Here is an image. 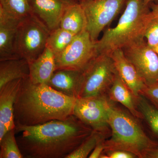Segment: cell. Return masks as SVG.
<instances>
[{"instance_id": "obj_1", "label": "cell", "mask_w": 158, "mask_h": 158, "mask_svg": "<svg viewBox=\"0 0 158 158\" xmlns=\"http://www.w3.org/2000/svg\"><path fill=\"white\" fill-rule=\"evenodd\" d=\"M15 130L24 158H66L93 131L73 115L38 125H15Z\"/></svg>"}, {"instance_id": "obj_2", "label": "cell", "mask_w": 158, "mask_h": 158, "mask_svg": "<svg viewBox=\"0 0 158 158\" xmlns=\"http://www.w3.org/2000/svg\"><path fill=\"white\" fill-rule=\"evenodd\" d=\"M77 98L54 90L46 84L23 79L14 106L15 125L31 126L73 115Z\"/></svg>"}, {"instance_id": "obj_3", "label": "cell", "mask_w": 158, "mask_h": 158, "mask_svg": "<svg viewBox=\"0 0 158 158\" xmlns=\"http://www.w3.org/2000/svg\"><path fill=\"white\" fill-rule=\"evenodd\" d=\"M153 14L149 5L144 0H127L116 27L105 30L95 42L98 54H110L144 39Z\"/></svg>"}, {"instance_id": "obj_4", "label": "cell", "mask_w": 158, "mask_h": 158, "mask_svg": "<svg viewBox=\"0 0 158 158\" xmlns=\"http://www.w3.org/2000/svg\"><path fill=\"white\" fill-rule=\"evenodd\" d=\"M108 124L111 138L104 140V152L120 150L132 153L140 158H147L158 144L147 136L136 117L110 103L108 110Z\"/></svg>"}, {"instance_id": "obj_5", "label": "cell", "mask_w": 158, "mask_h": 158, "mask_svg": "<svg viewBox=\"0 0 158 158\" xmlns=\"http://www.w3.org/2000/svg\"><path fill=\"white\" fill-rule=\"evenodd\" d=\"M116 74L110 54H99L83 71L79 98L105 95L112 86Z\"/></svg>"}, {"instance_id": "obj_6", "label": "cell", "mask_w": 158, "mask_h": 158, "mask_svg": "<svg viewBox=\"0 0 158 158\" xmlns=\"http://www.w3.org/2000/svg\"><path fill=\"white\" fill-rule=\"evenodd\" d=\"M50 31L33 15L21 20L18 27L15 50L19 58L29 63L42 53Z\"/></svg>"}, {"instance_id": "obj_7", "label": "cell", "mask_w": 158, "mask_h": 158, "mask_svg": "<svg viewBox=\"0 0 158 158\" xmlns=\"http://www.w3.org/2000/svg\"><path fill=\"white\" fill-rule=\"evenodd\" d=\"M127 0H81L85 11L86 30L94 42L98 40L102 31L124 9Z\"/></svg>"}, {"instance_id": "obj_8", "label": "cell", "mask_w": 158, "mask_h": 158, "mask_svg": "<svg viewBox=\"0 0 158 158\" xmlns=\"http://www.w3.org/2000/svg\"><path fill=\"white\" fill-rule=\"evenodd\" d=\"M98 54L95 42L85 30L77 34L63 52L55 56L56 70L67 69L83 71Z\"/></svg>"}, {"instance_id": "obj_9", "label": "cell", "mask_w": 158, "mask_h": 158, "mask_svg": "<svg viewBox=\"0 0 158 158\" xmlns=\"http://www.w3.org/2000/svg\"><path fill=\"white\" fill-rule=\"evenodd\" d=\"M122 49L145 85L158 83V56L145 39Z\"/></svg>"}, {"instance_id": "obj_10", "label": "cell", "mask_w": 158, "mask_h": 158, "mask_svg": "<svg viewBox=\"0 0 158 158\" xmlns=\"http://www.w3.org/2000/svg\"><path fill=\"white\" fill-rule=\"evenodd\" d=\"M110 104L105 95L80 98L76 101L73 115L93 131L105 133Z\"/></svg>"}, {"instance_id": "obj_11", "label": "cell", "mask_w": 158, "mask_h": 158, "mask_svg": "<svg viewBox=\"0 0 158 158\" xmlns=\"http://www.w3.org/2000/svg\"><path fill=\"white\" fill-rule=\"evenodd\" d=\"M28 2L32 14L50 32L59 27L60 20L67 8L79 2L77 0H28Z\"/></svg>"}, {"instance_id": "obj_12", "label": "cell", "mask_w": 158, "mask_h": 158, "mask_svg": "<svg viewBox=\"0 0 158 158\" xmlns=\"http://www.w3.org/2000/svg\"><path fill=\"white\" fill-rule=\"evenodd\" d=\"M23 79L14 80L0 88V139L15 128L14 106Z\"/></svg>"}, {"instance_id": "obj_13", "label": "cell", "mask_w": 158, "mask_h": 158, "mask_svg": "<svg viewBox=\"0 0 158 158\" xmlns=\"http://www.w3.org/2000/svg\"><path fill=\"white\" fill-rule=\"evenodd\" d=\"M21 20L0 8V61L19 59L15 50V43Z\"/></svg>"}, {"instance_id": "obj_14", "label": "cell", "mask_w": 158, "mask_h": 158, "mask_svg": "<svg viewBox=\"0 0 158 158\" xmlns=\"http://www.w3.org/2000/svg\"><path fill=\"white\" fill-rule=\"evenodd\" d=\"M110 55L117 73L137 98L146 85L144 81L133 64L125 56L122 49H116Z\"/></svg>"}, {"instance_id": "obj_15", "label": "cell", "mask_w": 158, "mask_h": 158, "mask_svg": "<svg viewBox=\"0 0 158 158\" xmlns=\"http://www.w3.org/2000/svg\"><path fill=\"white\" fill-rule=\"evenodd\" d=\"M83 71L61 69L55 71L46 85L70 97L78 98L81 87Z\"/></svg>"}, {"instance_id": "obj_16", "label": "cell", "mask_w": 158, "mask_h": 158, "mask_svg": "<svg viewBox=\"0 0 158 158\" xmlns=\"http://www.w3.org/2000/svg\"><path fill=\"white\" fill-rule=\"evenodd\" d=\"M30 78L34 84H47L56 70L55 56L46 47L37 59L29 63Z\"/></svg>"}, {"instance_id": "obj_17", "label": "cell", "mask_w": 158, "mask_h": 158, "mask_svg": "<svg viewBox=\"0 0 158 158\" xmlns=\"http://www.w3.org/2000/svg\"><path fill=\"white\" fill-rule=\"evenodd\" d=\"M109 91L110 100L120 103L136 118L143 117L138 107H136L135 98L117 73Z\"/></svg>"}, {"instance_id": "obj_18", "label": "cell", "mask_w": 158, "mask_h": 158, "mask_svg": "<svg viewBox=\"0 0 158 158\" xmlns=\"http://www.w3.org/2000/svg\"><path fill=\"white\" fill-rule=\"evenodd\" d=\"M30 77L29 63L23 58L0 61V88L9 82Z\"/></svg>"}, {"instance_id": "obj_19", "label": "cell", "mask_w": 158, "mask_h": 158, "mask_svg": "<svg viewBox=\"0 0 158 158\" xmlns=\"http://www.w3.org/2000/svg\"><path fill=\"white\" fill-rule=\"evenodd\" d=\"M59 27L76 35L86 30L87 19L80 2L69 6L65 10Z\"/></svg>"}, {"instance_id": "obj_20", "label": "cell", "mask_w": 158, "mask_h": 158, "mask_svg": "<svg viewBox=\"0 0 158 158\" xmlns=\"http://www.w3.org/2000/svg\"><path fill=\"white\" fill-rule=\"evenodd\" d=\"M77 35L59 27L50 32L46 47L52 51L55 56H57L68 46Z\"/></svg>"}, {"instance_id": "obj_21", "label": "cell", "mask_w": 158, "mask_h": 158, "mask_svg": "<svg viewBox=\"0 0 158 158\" xmlns=\"http://www.w3.org/2000/svg\"><path fill=\"white\" fill-rule=\"evenodd\" d=\"M0 158H24L19 147L15 129L0 139Z\"/></svg>"}, {"instance_id": "obj_22", "label": "cell", "mask_w": 158, "mask_h": 158, "mask_svg": "<svg viewBox=\"0 0 158 158\" xmlns=\"http://www.w3.org/2000/svg\"><path fill=\"white\" fill-rule=\"evenodd\" d=\"M136 101L143 118L147 122L153 132L158 136V109L150 104L142 95L136 98Z\"/></svg>"}, {"instance_id": "obj_23", "label": "cell", "mask_w": 158, "mask_h": 158, "mask_svg": "<svg viewBox=\"0 0 158 158\" xmlns=\"http://www.w3.org/2000/svg\"><path fill=\"white\" fill-rule=\"evenodd\" d=\"M0 8L19 19L32 15L28 0H0Z\"/></svg>"}, {"instance_id": "obj_24", "label": "cell", "mask_w": 158, "mask_h": 158, "mask_svg": "<svg viewBox=\"0 0 158 158\" xmlns=\"http://www.w3.org/2000/svg\"><path fill=\"white\" fill-rule=\"evenodd\" d=\"M105 133L93 131L89 136L82 142L76 149L66 158L88 157L99 141L105 138Z\"/></svg>"}, {"instance_id": "obj_25", "label": "cell", "mask_w": 158, "mask_h": 158, "mask_svg": "<svg viewBox=\"0 0 158 158\" xmlns=\"http://www.w3.org/2000/svg\"><path fill=\"white\" fill-rule=\"evenodd\" d=\"M144 39L151 48L158 44V16L153 15L145 32Z\"/></svg>"}, {"instance_id": "obj_26", "label": "cell", "mask_w": 158, "mask_h": 158, "mask_svg": "<svg viewBox=\"0 0 158 158\" xmlns=\"http://www.w3.org/2000/svg\"><path fill=\"white\" fill-rule=\"evenodd\" d=\"M140 95L149 100L155 107L158 109V83L145 85Z\"/></svg>"}, {"instance_id": "obj_27", "label": "cell", "mask_w": 158, "mask_h": 158, "mask_svg": "<svg viewBox=\"0 0 158 158\" xmlns=\"http://www.w3.org/2000/svg\"><path fill=\"white\" fill-rule=\"evenodd\" d=\"M103 152L99 157L100 158H135L137 156L132 153L126 151L120 150H115Z\"/></svg>"}, {"instance_id": "obj_28", "label": "cell", "mask_w": 158, "mask_h": 158, "mask_svg": "<svg viewBox=\"0 0 158 158\" xmlns=\"http://www.w3.org/2000/svg\"><path fill=\"white\" fill-rule=\"evenodd\" d=\"M105 138H102L98 141L96 146L94 148L93 151L90 153L88 158H99L102 153L104 152L105 150V145L104 144Z\"/></svg>"}, {"instance_id": "obj_29", "label": "cell", "mask_w": 158, "mask_h": 158, "mask_svg": "<svg viewBox=\"0 0 158 158\" xmlns=\"http://www.w3.org/2000/svg\"><path fill=\"white\" fill-rule=\"evenodd\" d=\"M149 7L153 15L155 16H158V5L152 2L150 3Z\"/></svg>"}, {"instance_id": "obj_30", "label": "cell", "mask_w": 158, "mask_h": 158, "mask_svg": "<svg viewBox=\"0 0 158 158\" xmlns=\"http://www.w3.org/2000/svg\"><path fill=\"white\" fill-rule=\"evenodd\" d=\"M147 158H158V147L156 148L155 149L152 150L148 155Z\"/></svg>"}, {"instance_id": "obj_31", "label": "cell", "mask_w": 158, "mask_h": 158, "mask_svg": "<svg viewBox=\"0 0 158 158\" xmlns=\"http://www.w3.org/2000/svg\"><path fill=\"white\" fill-rule=\"evenodd\" d=\"M152 48L155 51L156 53L157 54L158 56V44H157L155 46L153 47Z\"/></svg>"}, {"instance_id": "obj_32", "label": "cell", "mask_w": 158, "mask_h": 158, "mask_svg": "<svg viewBox=\"0 0 158 158\" xmlns=\"http://www.w3.org/2000/svg\"><path fill=\"white\" fill-rule=\"evenodd\" d=\"M144 1L146 4L149 5L150 3L153 2L154 0H144Z\"/></svg>"}, {"instance_id": "obj_33", "label": "cell", "mask_w": 158, "mask_h": 158, "mask_svg": "<svg viewBox=\"0 0 158 158\" xmlns=\"http://www.w3.org/2000/svg\"><path fill=\"white\" fill-rule=\"evenodd\" d=\"M153 2L158 5V0H154Z\"/></svg>"}, {"instance_id": "obj_34", "label": "cell", "mask_w": 158, "mask_h": 158, "mask_svg": "<svg viewBox=\"0 0 158 158\" xmlns=\"http://www.w3.org/2000/svg\"><path fill=\"white\" fill-rule=\"evenodd\" d=\"M77 1H78L79 2H81V0H77Z\"/></svg>"}]
</instances>
